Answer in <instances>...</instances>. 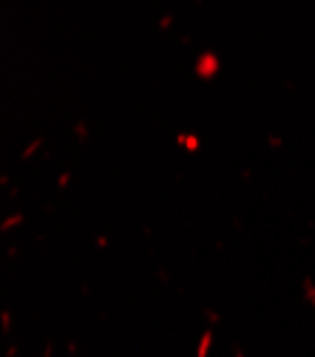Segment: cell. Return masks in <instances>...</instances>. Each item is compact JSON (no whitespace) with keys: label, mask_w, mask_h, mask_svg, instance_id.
I'll return each mask as SVG.
<instances>
[{"label":"cell","mask_w":315,"mask_h":357,"mask_svg":"<svg viewBox=\"0 0 315 357\" xmlns=\"http://www.w3.org/2000/svg\"><path fill=\"white\" fill-rule=\"evenodd\" d=\"M207 349H210V335L202 337V343H199V354H196V357H207Z\"/></svg>","instance_id":"1"}]
</instances>
